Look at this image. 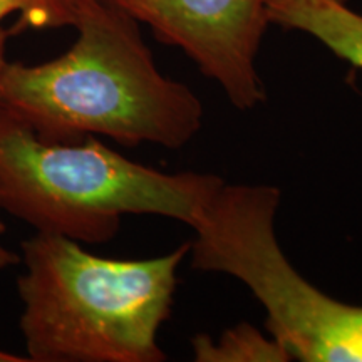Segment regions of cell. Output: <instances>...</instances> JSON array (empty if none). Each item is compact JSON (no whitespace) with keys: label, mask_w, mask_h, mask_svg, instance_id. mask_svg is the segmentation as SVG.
Masks as SVG:
<instances>
[{"label":"cell","mask_w":362,"mask_h":362,"mask_svg":"<svg viewBox=\"0 0 362 362\" xmlns=\"http://www.w3.org/2000/svg\"><path fill=\"white\" fill-rule=\"evenodd\" d=\"M78 39L42 64L8 62L0 106L49 143L106 136L124 146L178 149L200 133L203 104L158 69L139 22L111 0H81Z\"/></svg>","instance_id":"1"},{"label":"cell","mask_w":362,"mask_h":362,"mask_svg":"<svg viewBox=\"0 0 362 362\" xmlns=\"http://www.w3.org/2000/svg\"><path fill=\"white\" fill-rule=\"evenodd\" d=\"M192 243L161 257L117 260L35 232L21 243L19 327L30 362H163L178 269Z\"/></svg>","instance_id":"2"},{"label":"cell","mask_w":362,"mask_h":362,"mask_svg":"<svg viewBox=\"0 0 362 362\" xmlns=\"http://www.w3.org/2000/svg\"><path fill=\"white\" fill-rule=\"evenodd\" d=\"M225 181L214 173H165L94 136L49 143L0 106V208L79 243H106L124 215H158L194 228Z\"/></svg>","instance_id":"3"},{"label":"cell","mask_w":362,"mask_h":362,"mask_svg":"<svg viewBox=\"0 0 362 362\" xmlns=\"http://www.w3.org/2000/svg\"><path fill=\"white\" fill-rule=\"evenodd\" d=\"M280 198L274 185H221L193 228L192 267L247 285L292 361L362 362V305L327 296L287 259L275 232Z\"/></svg>","instance_id":"4"},{"label":"cell","mask_w":362,"mask_h":362,"mask_svg":"<svg viewBox=\"0 0 362 362\" xmlns=\"http://www.w3.org/2000/svg\"><path fill=\"white\" fill-rule=\"evenodd\" d=\"M148 25L155 37L192 59L203 76L220 84L237 110L267 99L257 69L270 24L267 0H111Z\"/></svg>","instance_id":"5"},{"label":"cell","mask_w":362,"mask_h":362,"mask_svg":"<svg viewBox=\"0 0 362 362\" xmlns=\"http://www.w3.org/2000/svg\"><path fill=\"white\" fill-rule=\"evenodd\" d=\"M270 24L309 34L334 56L362 69V13L339 0H267Z\"/></svg>","instance_id":"6"},{"label":"cell","mask_w":362,"mask_h":362,"mask_svg":"<svg viewBox=\"0 0 362 362\" xmlns=\"http://www.w3.org/2000/svg\"><path fill=\"white\" fill-rule=\"evenodd\" d=\"M197 362H291L292 357L274 336H265L255 325L242 322L226 329L218 339L197 334L192 341Z\"/></svg>","instance_id":"7"},{"label":"cell","mask_w":362,"mask_h":362,"mask_svg":"<svg viewBox=\"0 0 362 362\" xmlns=\"http://www.w3.org/2000/svg\"><path fill=\"white\" fill-rule=\"evenodd\" d=\"M81 0H0V21L12 12L21 13V27L56 29L74 25Z\"/></svg>","instance_id":"8"},{"label":"cell","mask_w":362,"mask_h":362,"mask_svg":"<svg viewBox=\"0 0 362 362\" xmlns=\"http://www.w3.org/2000/svg\"><path fill=\"white\" fill-rule=\"evenodd\" d=\"M6 232V225H4V221L0 220V235ZM21 262V255H17V253H13L6 248L4 245H0V269H7V267H12V265H17Z\"/></svg>","instance_id":"9"},{"label":"cell","mask_w":362,"mask_h":362,"mask_svg":"<svg viewBox=\"0 0 362 362\" xmlns=\"http://www.w3.org/2000/svg\"><path fill=\"white\" fill-rule=\"evenodd\" d=\"M7 39H8V33H7V30H4L2 27H0V72H2L4 66L7 64V59H6Z\"/></svg>","instance_id":"10"},{"label":"cell","mask_w":362,"mask_h":362,"mask_svg":"<svg viewBox=\"0 0 362 362\" xmlns=\"http://www.w3.org/2000/svg\"><path fill=\"white\" fill-rule=\"evenodd\" d=\"M0 362H30V361H29V357H27V356L12 354V352L0 349Z\"/></svg>","instance_id":"11"},{"label":"cell","mask_w":362,"mask_h":362,"mask_svg":"<svg viewBox=\"0 0 362 362\" xmlns=\"http://www.w3.org/2000/svg\"><path fill=\"white\" fill-rule=\"evenodd\" d=\"M339 2H344V4H347V2H349V0H339Z\"/></svg>","instance_id":"12"}]
</instances>
